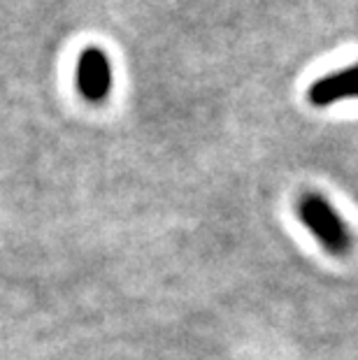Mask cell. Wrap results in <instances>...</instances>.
I'll use <instances>...</instances> for the list:
<instances>
[{"mask_svg": "<svg viewBox=\"0 0 358 360\" xmlns=\"http://www.w3.org/2000/svg\"><path fill=\"white\" fill-rule=\"evenodd\" d=\"M300 221L314 240L333 256H345L354 247V237L335 207L319 193H305L298 202Z\"/></svg>", "mask_w": 358, "mask_h": 360, "instance_id": "1", "label": "cell"}, {"mask_svg": "<svg viewBox=\"0 0 358 360\" xmlns=\"http://www.w3.org/2000/svg\"><path fill=\"white\" fill-rule=\"evenodd\" d=\"M112 63L101 47H87L77 60V91L91 105H101L112 94Z\"/></svg>", "mask_w": 358, "mask_h": 360, "instance_id": "2", "label": "cell"}, {"mask_svg": "<svg viewBox=\"0 0 358 360\" xmlns=\"http://www.w3.org/2000/svg\"><path fill=\"white\" fill-rule=\"evenodd\" d=\"M349 98H358V63L326 75L307 89V101L314 107H328Z\"/></svg>", "mask_w": 358, "mask_h": 360, "instance_id": "3", "label": "cell"}]
</instances>
